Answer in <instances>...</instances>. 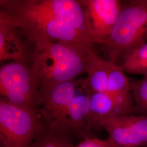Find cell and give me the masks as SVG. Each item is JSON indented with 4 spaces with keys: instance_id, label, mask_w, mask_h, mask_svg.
<instances>
[{
    "instance_id": "7a4b0ae2",
    "label": "cell",
    "mask_w": 147,
    "mask_h": 147,
    "mask_svg": "<svg viewBox=\"0 0 147 147\" xmlns=\"http://www.w3.org/2000/svg\"><path fill=\"white\" fill-rule=\"evenodd\" d=\"M88 51L60 42L34 44L29 62L41 92L60 83L75 79L86 70Z\"/></svg>"
},
{
    "instance_id": "6da1fadb",
    "label": "cell",
    "mask_w": 147,
    "mask_h": 147,
    "mask_svg": "<svg viewBox=\"0 0 147 147\" xmlns=\"http://www.w3.org/2000/svg\"><path fill=\"white\" fill-rule=\"evenodd\" d=\"M1 10L28 41L60 42L94 50L86 13L80 1L0 0Z\"/></svg>"
},
{
    "instance_id": "3957f363",
    "label": "cell",
    "mask_w": 147,
    "mask_h": 147,
    "mask_svg": "<svg viewBox=\"0 0 147 147\" xmlns=\"http://www.w3.org/2000/svg\"><path fill=\"white\" fill-rule=\"evenodd\" d=\"M147 39V0L122 1L120 13L105 45L116 63Z\"/></svg>"
},
{
    "instance_id": "ba28073f",
    "label": "cell",
    "mask_w": 147,
    "mask_h": 147,
    "mask_svg": "<svg viewBox=\"0 0 147 147\" xmlns=\"http://www.w3.org/2000/svg\"><path fill=\"white\" fill-rule=\"evenodd\" d=\"M81 79L60 83L41 92L40 113L43 120L51 126H57L62 120L74 98Z\"/></svg>"
},
{
    "instance_id": "9c48e42d",
    "label": "cell",
    "mask_w": 147,
    "mask_h": 147,
    "mask_svg": "<svg viewBox=\"0 0 147 147\" xmlns=\"http://www.w3.org/2000/svg\"><path fill=\"white\" fill-rule=\"evenodd\" d=\"M84 139L90 137L89 133L94 129L92 121L90 102L85 94H76L65 115L57 126Z\"/></svg>"
},
{
    "instance_id": "8992f818",
    "label": "cell",
    "mask_w": 147,
    "mask_h": 147,
    "mask_svg": "<svg viewBox=\"0 0 147 147\" xmlns=\"http://www.w3.org/2000/svg\"><path fill=\"white\" fill-rule=\"evenodd\" d=\"M108 139L115 147H147V116L126 115L101 120Z\"/></svg>"
},
{
    "instance_id": "52a82bcc",
    "label": "cell",
    "mask_w": 147,
    "mask_h": 147,
    "mask_svg": "<svg viewBox=\"0 0 147 147\" xmlns=\"http://www.w3.org/2000/svg\"><path fill=\"white\" fill-rule=\"evenodd\" d=\"M86 13L89 30L95 43L103 44L112 31L121 11L119 0H81Z\"/></svg>"
},
{
    "instance_id": "5bb4252c",
    "label": "cell",
    "mask_w": 147,
    "mask_h": 147,
    "mask_svg": "<svg viewBox=\"0 0 147 147\" xmlns=\"http://www.w3.org/2000/svg\"><path fill=\"white\" fill-rule=\"evenodd\" d=\"M130 83L135 103L134 113L147 116V75Z\"/></svg>"
},
{
    "instance_id": "30bf717a",
    "label": "cell",
    "mask_w": 147,
    "mask_h": 147,
    "mask_svg": "<svg viewBox=\"0 0 147 147\" xmlns=\"http://www.w3.org/2000/svg\"><path fill=\"white\" fill-rule=\"evenodd\" d=\"M30 55L19 30L0 11V61L13 60L14 62L27 63Z\"/></svg>"
},
{
    "instance_id": "4fadbf2b",
    "label": "cell",
    "mask_w": 147,
    "mask_h": 147,
    "mask_svg": "<svg viewBox=\"0 0 147 147\" xmlns=\"http://www.w3.org/2000/svg\"><path fill=\"white\" fill-rule=\"evenodd\" d=\"M121 66L127 73L147 75V42L127 53Z\"/></svg>"
},
{
    "instance_id": "5b68a950",
    "label": "cell",
    "mask_w": 147,
    "mask_h": 147,
    "mask_svg": "<svg viewBox=\"0 0 147 147\" xmlns=\"http://www.w3.org/2000/svg\"><path fill=\"white\" fill-rule=\"evenodd\" d=\"M41 114L0 100V140L3 147H30L45 124Z\"/></svg>"
},
{
    "instance_id": "9a60e30c",
    "label": "cell",
    "mask_w": 147,
    "mask_h": 147,
    "mask_svg": "<svg viewBox=\"0 0 147 147\" xmlns=\"http://www.w3.org/2000/svg\"><path fill=\"white\" fill-rule=\"evenodd\" d=\"M73 147H115L109 140H100L96 137H87Z\"/></svg>"
},
{
    "instance_id": "8fae6325",
    "label": "cell",
    "mask_w": 147,
    "mask_h": 147,
    "mask_svg": "<svg viewBox=\"0 0 147 147\" xmlns=\"http://www.w3.org/2000/svg\"><path fill=\"white\" fill-rule=\"evenodd\" d=\"M84 91L89 98L94 128H99L98 124L101 120L131 115L110 95L102 92H94L84 90Z\"/></svg>"
},
{
    "instance_id": "7c38bea8",
    "label": "cell",
    "mask_w": 147,
    "mask_h": 147,
    "mask_svg": "<svg viewBox=\"0 0 147 147\" xmlns=\"http://www.w3.org/2000/svg\"><path fill=\"white\" fill-rule=\"evenodd\" d=\"M72 134L46 122L30 147H73Z\"/></svg>"
},
{
    "instance_id": "277c9868",
    "label": "cell",
    "mask_w": 147,
    "mask_h": 147,
    "mask_svg": "<svg viewBox=\"0 0 147 147\" xmlns=\"http://www.w3.org/2000/svg\"><path fill=\"white\" fill-rule=\"evenodd\" d=\"M0 93L11 104L40 113L42 95L30 64L13 62L2 66Z\"/></svg>"
}]
</instances>
